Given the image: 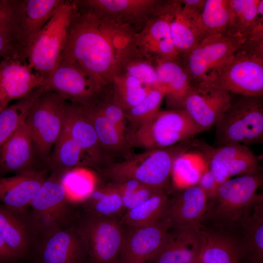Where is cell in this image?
<instances>
[{"label":"cell","mask_w":263,"mask_h":263,"mask_svg":"<svg viewBox=\"0 0 263 263\" xmlns=\"http://www.w3.org/2000/svg\"><path fill=\"white\" fill-rule=\"evenodd\" d=\"M62 1L63 0H23L20 32L23 50L49 20Z\"/></svg>","instance_id":"30"},{"label":"cell","mask_w":263,"mask_h":263,"mask_svg":"<svg viewBox=\"0 0 263 263\" xmlns=\"http://www.w3.org/2000/svg\"><path fill=\"white\" fill-rule=\"evenodd\" d=\"M30 262L33 263H90L74 224L40 237Z\"/></svg>","instance_id":"13"},{"label":"cell","mask_w":263,"mask_h":263,"mask_svg":"<svg viewBox=\"0 0 263 263\" xmlns=\"http://www.w3.org/2000/svg\"><path fill=\"white\" fill-rule=\"evenodd\" d=\"M44 168L36 156L31 131L24 120L0 147V177Z\"/></svg>","instance_id":"20"},{"label":"cell","mask_w":263,"mask_h":263,"mask_svg":"<svg viewBox=\"0 0 263 263\" xmlns=\"http://www.w3.org/2000/svg\"><path fill=\"white\" fill-rule=\"evenodd\" d=\"M43 85L46 91H52L72 104L83 106L94 103L105 88L76 65L62 59Z\"/></svg>","instance_id":"12"},{"label":"cell","mask_w":263,"mask_h":263,"mask_svg":"<svg viewBox=\"0 0 263 263\" xmlns=\"http://www.w3.org/2000/svg\"><path fill=\"white\" fill-rule=\"evenodd\" d=\"M202 246L199 230L171 229L156 254L148 262L153 263H197Z\"/></svg>","instance_id":"23"},{"label":"cell","mask_w":263,"mask_h":263,"mask_svg":"<svg viewBox=\"0 0 263 263\" xmlns=\"http://www.w3.org/2000/svg\"><path fill=\"white\" fill-rule=\"evenodd\" d=\"M195 145L196 139L192 138L169 147L147 150L111 167L108 174L114 181L134 179L166 191L174 160L182 153L194 148Z\"/></svg>","instance_id":"5"},{"label":"cell","mask_w":263,"mask_h":263,"mask_svg":"<svg viewBox=\"0 0 263 263\" xmlns=\"http://www.w3.org/2000/svg\"><path fill=\"white\" fill-rule=\"evenodd\" d=\"M199 263H243L239 237L227 230L202 226Z\"/></svg>","instance_id":"22"},{"label":"cell","mask_w":263,"mask_h":263,"mask_svg":"<svg viewBox=\"0 0 263 263\" xmlns=\"http://www.w3.org/2000/svg\"><path fill=\"white\" fill-rule=\"evenodd\" d=\"M197 184L205 192L208 198L215 194L220 186L209 170L208 167L202 174Z\"/></svg>","instance_id":"43"},{"label":"cell","mask_w":263,"mask_h":263,"mask_svg":"<svg viewBox=\"0 0 263 263\" xmlns=\"http://www.w3.org/2000/svg\"><path fill=\"white\" fill-rule=\"evenodd\" d=\"M199 263V261L198 263Z\"/></svg>","instance_id":"49"},{"label":"cell","mask_w":263,"mask_h":263,"mask_svg":"<svg viewBox=\"0 0 263 263\" xmlns=\"http://www.w3.org/2000/svg\"><path fill=\"white\" fill-rule=\"evenodd\" d=\"M208 167V161L205 155L195 147L175 158L171 175L177 188H184L197 184Z\"/></svg>","instance_id":"31"},{"label":"cell","mask_w":263,"mask_h":263,"mask_svg":"<svg viewBox=\"0 0 263 263\" xmlns=\"http://www.w3.org/2000/svg\"><path fill=\"white\" fill-rule=\"evenodd\" d=\"M75 8V0H63L49 20L23 50L24 60L45 78L51 75L60 61Z\"/></svg>","instance_id":"4"},{"label":"cell","mask_w":263,"mask_h":263,"mask_svg":"<svg viewBox=\"0 0 263 263\" xmlns=\"http://www.w3.org/2000/svg\"><path fill=\"white\" fill-rule=\"evenodd\" d=\"M64 126L82 151L87 166L97 167L103 161L101 146L90 120L72 103L68 104Z\"/></svg>","instance_id":"24"},{"label":"cell","mask_w":263,"mask_h":263,"mask_svg":"<svg viewBox=\"0 0 263 263\" xmlns=\"http://www.w3.org/2000/svg\"><path fill=\"white\" fill-rule=\"evenodd\" d=\"M202 12L184 5L181 0H176L170 28L172 41L180 57L203 38L199 24Z\"/></svg>","instance_id":"25"},{"label":"cell","mask_w":263,"mask_h":263,"mask_svg":"<svg viewBox=\"0 0 263 263\" xmlns=\"http://www.w3.org/2000/svg\"><path fill=\"white\" fill-rule=\"evenodd\" d=\"M80 204L84 211L112 218L124 209L121 196L112 184L104 188H98L96 185Z\"/></svg>","instance_id":"38"},{"label":"cell","mask_w":263,"mask_h":263,"mask_svg":"<svg viewBox=\"0 0 263 263\" xmlns=\"http://www.w3.org/2000/svg\"><path fill=\"white\" fill-rule=\"evenodd\" d=\"M81 166H87L85 157L64 125L54 146L46 168L49 174L62 178L69 171Z\"/></svg>","instance_id":"29"},{"label":"cell","mask_w":263,"mask_h":263,"mask_svg":"<svg viewBox=\"0 0 263 263\" xmlns=\"http://www.w3.org/2000/svg\"><path fill=\"white\" fill-rule=\"evenodd\" d=\"M244 260L263 263V201L252 207L244 216L238 233Z\"/></svg>","instance_id":"27"},{"label":"cell","mask_w":263,"mask_h":263,"mask_svg":"<svg viewBox=\"0 0 263 263\" xmlns=\"http://www.w3.org/2000/svg\"><path fill=\"white\" fill-rule=\"evenodd\" d=\"M45 92L43 85L38 87L0 112V147L24 122L36 100Z\"/></svg>","instance_id":"35"},{"label":"cell","mask_w":263,"mask_h":263,"mask_svg":"<svg viewBox=\"0 0 263 263\" xmlns=\"http://www.w3.org/2000/svg\"><path fill=\"white\" fill-rule=\"evenodd\" d=\"M119 74L133 77L149 88L161 87L152 61L132 43V39L118 57L113 75Z\"/></svg>","instance_id":"28"},{"label":"cell","mask_w":263,"mask_h":263,"mask_svg":"<svg viewBox=\"0 0 263 263\" xmlns=\"http://www.w3.org/2000/svg\"><path fill=\"white\" fill-rule=\"evenodd\" d=\"M199 24L203 38L211 35L238 33L233 27L229 0H205Z\"/></svg>","instance_id":"32"},{"label":"cell","mask_w":263,"mask_h":263,"mask_svg":"<svg viewBox=\"0 0 263 263\" xmlns=\"http://www.w3.org/2000/svg\"><path fill=\"white\" fill-rule=\"evenodd\" d=\"M9 263H33L30 261H25L18 259Z\"/></svg>","instance_id":"46"},{"label":"cell","mask_w":263,"mask_h":263,"mask_svg":"<svg viewBox=\"0 0 263 263\" xmlns=\"http://www.w3.org/2000/svg\"><path fill=\"white\" fill-rule=\"evenodd\" d=\"M170 229L166 218L146 226L129 227L117 263H147L159 250Z\"/></svg>","instance_id":"17"},{"label":"cell","mask_w":263,"mask_h":263,"mask_svg":"<svg viewBox=\"0 0 263 263\" xmlns=\"http://www.w3.org/2000/svg\"><path fill=\"white\" fill-rule=\"evenodd\" d=\"M165 191L152 196L134 207L128 210L123 223L131 228L150 225L164 219L169 202Z\"/></svg>","instance_id":"34"},{"label":"cell","mask_w":263,"mask_h":263,"mask_svg":"<svg viewBox=\"0 0 263 263\" xmlns=\"http://www.w3.org/2000/svg\"><path fill=\"white\" fill-rule=\"evenodd\" d=\"M147 263H153L151 262H148Z\"/></svg>","instance_id":"48"},{"label":"cell","mask_w":263,"mask_h":263,"mask_svg":"<svg viewBox=\"0 0 263 263\" xmlns=\"http://www.w3.org/2000/svg\"><path fill=\"white\" fill-rule=\"evenodd\" d=\"M0 235L19 260L30 261L40 235L31 218L29 209L17 213L0 203Z\"/></svg>","instance_id":"16"},{"label":"cell","mask_w":263,"mask_h":263,"mask_svg":"<svg viewBox=\"0 0 263 263\" xmlns=\"http://www.w3.org/2000/svg\"><path fill=\"white\" fill-rule=\"evenodd\" d=\"M14 0H0V20L10 11Z\"/></svg>","instance_id":"45"},{"label":"cell","mask_w":263,"mask_h":263,"mask_svg":"<svg viewBox=\"0 0 263 263\" xmlns=\"http://www.w3.org/2000/svg\"><path fill=\"white\" fill-rule=\"evenodd\" d=\"M255 263V262H251V263Z\"/></svg>","instance_id":"47"},{"label":"cell","mask_w":263,"mask_h":263,"mask_svg":"<svg viewBox=\"0 0 263 263\" xmlns=\"http://www.w3.org/2000/svg\"><path fill=\"white\" fill-rule=\"evenodd\" d=\"M234 94L212 88H194L187 96L182 109L202 131L215 126L230 107Z\"/></svg>","instance_id":"19"},{"label":"cell","mask_w":263,"mask_h":263,"mask_svg":"<svg viewBox=\"0 0 263 263\" xmlns=\"http://www.w3.org/2000/svg\"><path fill=\"white\" fill-rule=\"evenodd\" d=\"M238 95L233 97L230 107L215 125V140L219 147L263 142V96Z\"/></svg>","instance_id":"6"},{"label":"cell","mask_w":263,"mask_h":263,"mask_svg":"<svg viewBox=\"0 0 263 263\" xmlns=\"http://www.w3.org/2000/svg\"><path fill=\"white\" fill-rule=\"evenodd\" d=\"M74 225L87 252L90 263H117L125 230L115 218L83 211Z\"/></svg>","instance_id":"9"},{"label":"cell","mask_w":263,"mask_h":263,"mask_svg":"<svg viewBox=\"0 0 263 263\" xmlns=\"http://www.w3.org/2000/svg\"><path fill=\"white\" fill-rule=\"evenodd\" d=\"M47 168L9 177H0V201L17 213L29 209L31 202L48 176Z\"/></svg>","instance_id":"21"},{"label":"cell","mask_w":263,"mask_h":263,"mask_svg":"<svg viewBox=\"0 0 263 263\" xmlns=\"http://www.w3.org/2000/svg\"><path fill=\"white\" fill-rule=\"evenodd\" d=\"M18 259L8 248L0 235V263H9Z\"/></svg>","instance_id":"44"},{"label":"cell","mask_w":263,"mask_h":263,"mask_svg":"<svg viewBox=\"0 0 263 263\" xmlns=\"http://www.w3.org/2000/svg\"><path fill=\"white\" fill-rule=\"evenodd\" d=\"M162 0H82V6L99 16L120 25L130 27L135 33L162 4Z\"/></svg>","instance_id":"14"},{"label":"cell","mask_w":263,"mask_h":263,"mask_svg":"<svg viewBox=\"0 0 263 263\" xmlns=\"http://www.w3.org/2000/svg\"><path fill=\"white\" fill-rule=\"evenodd\" d=\"M165 94L162 87L151 88L140 102L125 112L127 120L136 128L144 124L160 110Z\"/></svg>","instance_id":"40"},{"label":"cell","mask_w":263,"mask_h":263,"mask_svg":"<svg viewBox=\"0 0 263 263\" xmlns=\"http://www.w3.org/2000/svg\"><path fill=\"white\" fill-rule=\"evenodd\" d=\"M238 33L211 35L202 38L179 62L189 75L194 87L214 69L231 56L244 43Z\"/></svg>","instance_id":"11"},{"label":"cell","mask_w":263,"mask_h":263,"mask_svg":"<svg viewBox=\"0 0 263 263\" xmlns=\"http://www.w3.org/2000/svg\"><path fill=\"white\" fill-rule=\"evenodd\" d=\"M261 0H229L233 27L245 38L263 26V18H260L257 8Z\"/></svg>","instance_id":"39"},{"label":"cell","mask_w":263,"mask_h":263,"mask_svg":"<svg viewBox=\"0 0 263 263\" xmlns=\"http://www.w3.org/2000/svg\"><path fill=\"white\" fill-rule=\"evenodd\" d=\"M45 78L34 71L19 55L0 60V112L42 85Z\"/></svg>","instance_id":"15"},{"label":"cell","mask_w":263,"mask_h":263,"mask_svg":"<svg viewBox=\"0 0 263 263\" xmlns=\"http://www.w3.org/2000/svg\"><path fill=\"white\" fill-rule=\"evenodd\" d=\"M207 201V195L198 184L177 188L169 199L164 218L169 222L171 229L199 230Z\"/></svg>","instance_id":"18"},{"label":"cell","mask_w":263,"mask_h":263,"mask_svg":"<svg viewBox=\"0 0 263 263\" xmlns=\"http://www.w3.org/2000/svg\"><path fill=\"white\" fill-rule=\"evenodd\" d=\"M153 63L167 103L171 109H182L185 99L195 88L189 75L179 60H157Z\"/></svg>","instance_id":"26"},{"label":"cell","mask_w":263,"mask_h":263,"mask_svg":"<svg viewBox=\"0 0 263 263\" xmlns=\"http://www.w3.org/2000/svg\"><path fill=\"white\" fill-rule=\"evenodd\" d=\"M262 172L229 179L208 198L201 226L227 230L238 235L242 219L248 210L263 201L256 190L262 185Z\"/></svg>","instance_id":"2"},{"label":"cell","mask_w":263,"mask_h":263,"mask_svg":"<svg viewBox=\"0 0 263 263\" xmlns=\"http://www.w3.org/2000/svg\"><path fill=\"white\" fill-rule=\"evenodd\" d=\"M202 132L184 109L159 110L136 128L128 141L146 150L164 148L192 139Z\"/></svg>","instance_id":"8"},{"label":"cell","mask_w":263,"mask_h":263,"mask_svg":"<svg viewBox=\"0 0 263 263\" xmlns=\"http://www.w3.org/2000/svg\"><path fill=\"white\" fill-rule=\"evenodd\" d=\"M75 2L60 59L75 64L104 88L110 85L118 57L135 32Z\"/></svg>","instance_id":"1"},{"label":"cell","mask_w":263,"mask_h":263,"mask_svg":"<svg viewBox=\"0 0 263 263\" xmlns=\"http://www.w3.org/2000/svg\"><path fill=\"white\" fill-rule=\"evenodd\" d=\"M22 7L14 6L0 20V60L15 55L22 56L20 25Z\"/></svg>","instance_id":"36"},{"label":"cell","mask_w":263,"mask_h":263,"mask_svg":"<svg viewBox=\"0 0 263 263\" xmlns=\"http://www.w3.org/2000/svg\"><path fill=\"white\" fill-rule=\"evenodd\" d=\"M62 181L70 199L75 203L85 200L96 185L93 176L79 168L67 172Z\"/></svg>","instance_id":"42"},{"label":"cell","mask_w":263,"mask_h":263,"mask_svg":"<svg viewBox=\"0 0 263 263\" xmlns=\"http://www.w3.org/2000/svg\"><path fill=\"white\" fill-rule=\"evenodd\" d=\"M197 87L223 90L240 95L263 96V42H244Z\"/></svg>","instance_id":"3"},{"label":"cell","mask_w":263,"mask_h":263,"mask_svg":"<svg viewBox=\"0 0 263 263\" xmlns=\"http://www.w3.org/2000/svg\"><path fill=\"white\" fill-rule=\"evenodd\" d=\"M112 184L119 192L123 208L127 211L157 193L165 191L144 185L134 179L114 181Z\"/></svg>","instance_id":"41"},{"label":"cell","mask_w":263,"mask_h":263,"mask_svg":"<svg viewBox=\"0 0 263 263\" xmlns=\"http://www.w3.org/2000/svg\"><path fill=\"white\" fill-rule=\"evenodd\" d=\"M74 105L90 120L104 150L118 152L125 149L128 144L127 136L94 107Z\"/></svg>","instance_id":"33"},{"label":"cell","mask_w":263,"mask_h":263,"mask_svg":"<svg viewBox=\"0 0 263 263\" xmlns=\"http://www.w3.org/2000/svg\"><path fill=\"white\" fill-rule=\"evenodd\" d=\"M110 87L113 100L125 112L140 102L151 89L136 78L126 75H115Z\"/></svg>","instance_id":"37"},{"label":"cell","mask_w":263,"mask_h":263,"mask_svg":"<svg viewBox=\"0 0 263 263\" xmlns=\"http://www.w3.org/2000/svg\"><path fill=\"white\" fill-rule=\"evenodd\" d=\"M62 178L48 175L33 198L29 210L40 237L45 233L74 224L77 214Z\"/></svg>","instance_id":"10"},{"label":"cell","mask_w":263,"mask_h":263,"mask_svg":"<svg viewBox=\"0 0 263 263\" xmlns=\"http://www.w3.org/2000/svg\"><path fill=\"white\" fill-rule=\"evenodd\" d=\"M68 102L48 91L36 100L26 116L35 153L46 168L52 149L63 130Z\"/></svg>","instance_id":"7"}]
</instances>
